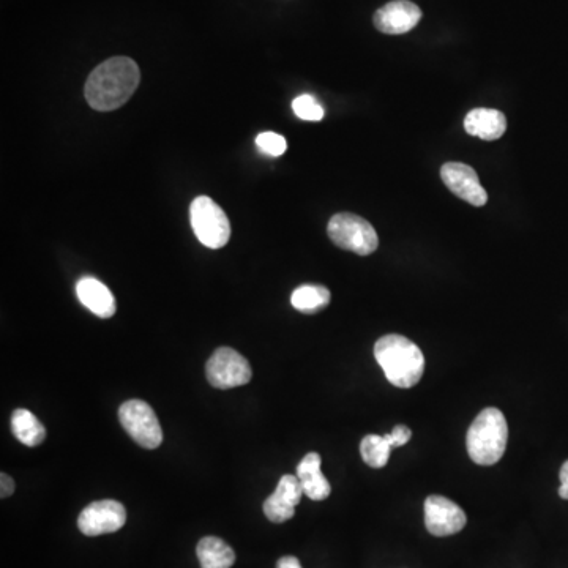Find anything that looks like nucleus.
Returning <instances> with one entry per match:
<instances>
[{
	"label": "nucleus",
	"instance_id": "obj_21",
	"mask_svg": "<svg viewBox=\"0 0 568 568\" xmlns=\"http://www.w3.org/2000/svg\"><path fill=\"white\" fill-rule=\"evenodd\" d=\"M256 144L264 154L270 155V157H281L288 150L286 139L278 133H273V131H266V133L258 135Z\"/></svg>",
	"mask_w": 568,
	"mask_h": 568
},
{
	"label": "nucleus",
	"instance_id": "obj_13",
	"mask_svg": "<svg viewBox=\"0 0 568 568\" xmlns=\"http://www.w3.org/2000/svg\"><path fill=\"white\" fill-rule=\"evenodd\" d=\"M303 488L297 475H283L278 482L277 490L264 502V515L272 523H284L291 520L296 507L303 496Z\"/></svg>",
	"mask_w": 568,
	"mask_h": 568
},
{
	"label": "nucleus",
	"instance_id": "obj_5",
	"mask_svg": "<svg viewBox=\"0 0 568 568\" xmlns=\"http://www.w3.org/2000/svg\"><path fill=\"white\" fill-rule=\"evenodd\" d=\"M191 228L204 247L218 250L231 237V223L226 213L209 196H199L190 206Z\"/></svg>",
	"mask_w": 568,
	"mask_h": 568
},
{
	"label": "nucleus",
	"instance_id": "obj_14",
	"mask_svg": "<svg viewBox=\"0 0 568 568\" xmlns=\"http://www.w3.org/2000/svg\"><path fill=\"white\" fill-rule=\"evenodd\" d=\"M79 302L98 318L108 319L116 313V300L105 284L97 278L86 277L76 284Z\"/></svg>",
	"mask_w": 568,
	"mask_h": 568
},
{
	"label": "nucleus",
	"instance_id": "obj_9",
	"mask_svg": "<svg viewBox=\"0 0 568 568\" xmlns=\"http://www.w3.org/2000/svg\"><path fill=\"white\" fill-rule=\"evenodd\" d=\"M466 513L460 505L447 497H428L425 501V526L434 537H449L458 534L466 526Z\"/></svg>",
	"mask_w": 568,
	"mask_h": 568
},
{
	"label": "nucleus",
	"instance_id": "obj_16",
	"mask_svg": "<svg viewBox=\"0 0 568 568\" xmlns=\"http://www.w3.org/2000/svg\"><path fill=\"white\" fill-rule=\"evenodd\" d=\"M464 130L475 138L496 141L507 130V119L497 109H472L464 119Z\"/></svg>",
	"mask_w": 568,
	"mask_h": 568
},
{
	"label": "nucleus",
	"instance_id": "obj_22",
	"mask_svg": "<svg viewBox=\"0 0 568 568\" xmlns=\"http://www.w3.org/2000/svg\"><path fill=\"white\" fill-rule=\"evenodd\" d=\"M0 496L8 497L12 496L13 491H15V482H13L12 477L10 475L5 474L2 472L0 475Z\"/></svg>",
	"mask_w": 568,
	"mask_h": 568
},
{
	"label": "nucleus",
	"instance_id": "obj_2",
	"mask_svg": "<svg viewBox=\"0 0 568 568\" xmlns=\"http://www.w3.org/2000/svg\"><path fill=\"white\" fill-rule=\"evenodd\" d=\"M374 357L385 378L398 389H411L425 373V355L403 335H385L374 344Z\"/></svg>",
	"mask_w": 568,
	"mask_h": 568
},
{
	"label": "nucleus",
	"instance_id": "obj_20",
	"mask_svg": "<svg viewBox=\"0 0 568 568\" xmlns=\"http://www.w3.org/2000/svg\"><path fill=\"white\" fill-rule=\"evenodd\" d=\"M292 109L299 119L307 120V122H319L324 119V108L311 95L297 97L292 101Z\"/></svg>",
	"mask_w": 568,
	"mask_h": 568
},
{
	"label": "nucleus",
	"instance_id": "obj_15",
	"mask_svg": "<svg viewBox=\"0 0 568 568\" xmlns=\"http://www.w3.org/2000/svg\"><path fill=\"white\" fill-rule=\"evenodd\" d=\"M297 479L300 480L303 493L311 501H326L332 493L329 480L321 472V456L318 453L311 452L303 456L297 466Z\"/></svg>",
	"mask_w": 568,
	"mask_h": 568
},
{
	"label": "nucleus",
	"instance_id": "obj_10",
	"mask_svg": "<svg viewBox=\"0 0 568 568\" xmlns=\"http://www.w3.org/2000/svg\"><path fill=\"white\" fill-rule=\"evenodd\" d=\"M442 182L453 195L469 202L472 206L482 207L488 202V193L480 184L477 172L464 163H445L441 168Z\"/></svg>",
	"mask_w": 568,
	"mask_h": 568
},
{
	"label": "nucleus",
	"instance_id": "obj_8",
	"mask_svg": "<svg viewBox=\"0 0 568 568\" xmlns=\"http://www.w3.org/2000/svg\"><path fill=\"white\" fill-rule=\"evenodd\" d=\"M127 521L124 505L113 499L92 502L78 518L79 531L87 537H98L120 531Z\"/></svg>",
	"mask_w": 568,
	"mask_h": 568
},
{
	"label": "nucleus",
	"instance_id": "obj_1",
	"mask_svg": "<svg viewBox=\"0 0 568 568\" xmlns=\"http://www.w3.org/2000/svg\"><path fill=\"white\" fill-rule=\"evenodd\" d=\"M141 81L138 64L130 57H111L98 65L86 81L87 103L101 113L124 106Z\"/></svg>",
	"mask_w": 568,
	"mask_h": 568
},
{
	"label": "nucleus",
	"instance_id": "obj_17",
	"mask_svg": "<svg viewBox=\"0 0 568 568\" xmlns=\"http://www.w3.org/2000/svg\"><path fill=\"white\" fill-rule=\"evenodd\" d=\"M201 568H231L236 564V553L225 540L204 537L196 548Z\"/></svg>",
	"mask_w": 568,
	"mask_h": 568
},
{
	"label": "nucleus",
	"instance_id": "obj_12",
	"mask_svg": "<svg viewBox=\"0 0 568 568\" xmlns=\"http://www.w3.org/2000/svg\"><path fill=\"white\" fill-rule=\"evenodd\" d=\"M411 438L412 431L404 425L395 426L392 433L385 436L368 434L360 442V455L370 468L381 469L389 463L392 449L403 447L411 441Z\"/></svg>",
	"mask_w": 568,
	"mask_h": 568
},
{
	"label": "nucleus",
	"instance_id": "obj_19",
	"mask_svg": "<svg viewBox=\"0 0 568 568\" xmlns=\"http://www.w3.org/2000/svg\"><path fill=\"white\" fill-rule=\"evenodd\" d=\"M291 303L300 313H318L329 305L330 291L318 284H303L292 292Z\"/></svg>",
	"mask_w": 568,
	"mask_h": 568
},
{
	"label": "nucleus",
	"instance_id": "obj_23",
	"mask_svg": "<svg viewBox=\"0 0 568 568\" xmlns=\"http://www.w3.org/2000/svg\"><path fill=\"white\" fill-rule=\"evenodd\" d=\"M559 479H561V488H559V496L565 501H568V461L562 464L561 474H559Z\"/></svg>",
	"mask_w": 568,
	"mask_h": 568
},
{
	"label": "nucleus",
	"instance_id": "obj_4",
	"mask_svg": "<svg viewBox=\"0 0 568 568\" xmlns=\"http://www.w3.org/2000/svg\"><path fill=\"white\" fill-rule=\"evenodd\" d=\"M327 234L341 250L368 256L378 250V234L371 223L355 213H337L330 218Z\"/></svg>",
	"mask_w": 568,
	"mask_h": 568
},
{
	"label": "nucleus",
	"instance_id": "obj_3",
	"mask_svg": "<svg viewBox=\"0 0 568 568\" xmlns=\"http://www.w3.org/2000/svg\"><path fill=\"white\" fill-rule=\"evenodd\" d=\"M509 442V425L496 408H486L475 417L466 436V447L475 464L493 466L501 461Z\"/></svg>",
	"mask_w": 568,
	"mask_h": 568
},
{
	"label": "nucleus",
	"instance_id": "obj_6",
	"mask_svg": "<svg viewBox=\"0 0 568 568\" xmlns=\"http://www.w3.org/2000/svg\"><path fill=\"white\" fill-rule=\"evenodd\" d=\"M119 420L131 438L144 449H157L163 442V431L157 414L144 401H125L119 409Z\"/></svg>",
	"mask_w": 568,
	"mask_h": 568
},
{
	"label": "nucleus",
	"instance_id": "obj_11",
	"mask_svg": "<svg viewBox=\"0 0 568 568\" xmlns=\"http://www.w3.org/2000/svg\"><path fill=\"white\" fill-rule=\"evenodd\" d=\"M422 19L419 5L409 0H395L374 13V27L387 35L408 34Z\"/></svg>",
	"mask_w": 568,
	"mask_h": 568
},
{
	"label": "nucleus",
	"instance_id": "obj_24",
	"mask_svg": "<svg viewBox=\"0 0 568 568\" xmlns=\"http://www.w3.org/2000/svg\"><path fill=\"white\" fill-rule=\"evenodd\" d=\"M277 568H302V565L297 557L284 556L277 562Z\"/></svg>",
	"mask_w": 568,
	"mask_h": 568
},
{
	"label": "nucleus",
	"instance_id": "obj_7",
	"mask_svg": "<svg viewBox=\"0 0 568 568\" xmlns=\"http://www.w3.org/2000/svg\"><path fill=\"white\" fill-rule=\"evenodd\" d=\"M207 379L215 389L228 390L251 381V367L248 360L231 348H220L213 352L206 367Z\"/></svg>",
	"mask_w": 568,
	"mask_h": 568
},
{
	"label": "nucleus",
	"instance_id": "obj_18",
	"mask_svg": "<svg viewBox=\"0 0 568 568\" xmlns=\"http://www.w3.org/2000/svg\"><path fill=\"white\" fill-rule=\"evenodd\" d=\"M12 431L15 438L27 447H37L46 438L45 426L27 409H16L13 412Z\"/></svg>",
	"mask_w": 568,
	"mask_h": 568
}]
</instances>
